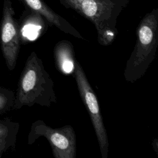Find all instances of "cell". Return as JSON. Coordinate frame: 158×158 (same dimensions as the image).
Returning <instances> with one entry per match:
<instances>
[{
  "mask_svg": "<svg viewBox=\"0 0 158 158\" xmlns=\"http://www.w3.org/2000/svg\"><path fill=\"white\" fill-rule=\"evenodd\" d=\"M31 10L40 14L51 25L77 38L85 40L80 32L66 19L54 11L44 0H22Z\"/></svg>",
  "mask_w": 158,
  "mask_h": 158,
  "instance_id": "obj_7",
  "label": "cell"
},
{
  "mask_svg": "<svg viewBox=\"0 0 158 158\" xmlns=\"http://www.w3.org/2000/svg\"><path fill=\"white\" fill-rule=\"evenodd\" d=\"M14 14L12 2L4 0L0 38L2 55L9 70L15 67L21 40L19 25L14 18Z\"/></svg>",
  "mask_w": 158,
  "mask_h": 158,
  "instance_id": "obj_6",
  "label": "cell"
},
{
  "mask_svg": "<svg viewBox=\"0 0 158 158\" xmlns=\"http://www.w3.org/2000/svg\"><path fill=\"white\" fill-rule=\"evenodd\" d=\"M67 9H70L88 19L95 27L98 41L108 46L118 33L117 19L127 7L130 0H58Z\"/></svg>",
  "mask_w": 158,
  "mask_h": 158,
  "instance_id": "obj_2",
  "label": "cell"
},
{
  "mask_svg": "<svg viewBox=\"0 0 158 158\" xmlns=\"http://www.w3.org/2000/svg\"><path fill=\"white\" fill-rule=\"evenodd\" d=\"M41 136L48 141L54 158H75L76 134L71 125L54 128L44 121L38 120L31 125L28 135V144H33Z\"/></svg>",
  "mask_w": 158,
  "mask_h": 158,
  "instance_id": "obj_5",
  "label": "cell"
},
{
  "mask_svg": "<svg viewBox=\"0 0 158 158\" xmlns=\"http://www.w3.org/2000/svg\"><path fill=\"white\" fill-rule=\"evenodd\" d=\"M156 145V148H155V151L156 152H157V148H158V146H157V139H155L154 140H153L152 141V145Z\"/></svg>",
  "mask_w": 158,
  "mask_h": 158,
  "instance_id": "obj_13",
  "label": "cell"
},
{
  "mask_svg": "<svg viewBox=\"0 0 158 158\" xmlns=\"http://www.w3.org/2000/svg\"><path fill=\"white\" fill-rule=\"evenodd\" d=\"M57 102L54 83L36 53L28 57L19 81L14 109L35 104L49 107Z\"/></svg>",
  "mask_w": 158,
  "mask_h": 158,
  "instance_id": "obj_1",
  "label": "cell"
},
{
  "mask_svg": "<svg viewBox=\"0 0 158 158\" xmlns=\"http://www.w3.org/2000/svg\"><path fill=\"white\" fill-rule=\"evenodd\" d=\"M72 75H73L76 81L79 94L90 117L102 158H107L109 138L99 108V102L82 67L77 60Z\"/></svg>",
  "mask_w": 158,
  "mask_h": 158,
  "instance_id": "obj_4",
  "label": "cell"
},
{
  "mask_svg": "<svg viewBox=\"0 0 158 158\" xmlns=\"http://www.w3.org/2000/svg\"><path fill=\"white\" fill-rule=\"evenodd\" d=\"M54 57L57 70L63 74L72 75L76 59L73 45L67 40L58 42L54 48Z\"/></svg>",
  "mask_w": 158,
  "mask_h": 158,
  "instance_id": "obj_8",
  "label": "cell"
},
{
  "mask_svg": "<svg viewBox=\"0 0 158 158\" xmlns=\"http://www.w3.org/2000/svg\"><path fill=\"white\" fill-rule=\"evenodd\" d=\"M15 94L10 89L0 88V113L14 109Z\"/></svg>",
  "mask_w": 158,
  "mask_h": 158,
  "instance_id": "obj_10",
  "label": "cell"
},
{
  "mask_svg": "<svg viewBox=\"0 0 158 158\" xmlns=\"http://www.w3.org/2000/svg\"><path fill=\"white\" fill-rule=\"evenodd\" d=\"M16 138H0V157L9 147L14 145Z\"/></svg>",
  "mask_w": 158,
  "mask_h": 158,
  "instance_id": "obj_12",
  "label": "cell"
},
{
  "mask_svg": "<svg viewBox=\"0 0 158 158\" xmlns=\"http://www.w3.org/2000/svg\"><path fill=\"white\" fill-rule=\"evenodd\" d=\"M19 124L10 120L0 121V138H16Z\"/></svg>",
  "mask_w": 158,
  "mask_h": 158,
  "instance_id": "obj_11",
  "label": "cell"
},
{
  "mask_svg": "<svg viewBox=\"0 0 158 158\" xmlns=\"http://www.w3.org/2000/svg\"><path fill=\"white\" fill-rule=\"evenodd\" d=\"M158 46V9L147 13L136 29V41L128 59L123 76L133 83L140 79L154 61Z\"/></svg>",
  "mask_w": 158,
  "mask_h": 158,
  "instance_id": "obj_3",
  "label": "cell"
},
{
  "mask_svg": "<svg viewBox=\"0 0 158 158\" xmlns=\"http://www.w3.org/2000/svg\"><path fill=\"white\" fill-rule=\"evenodd\" d=\"M31 13L27 17L23 22V26L20 27V38L25 36L28 38V35H31L30 39L35 35L38 36L41 30L44 29L45 20L40 14L30 9Z\"/></svg>",
  "mask_w": 158,
  "mask_h": 158,
  "instance_id": "obj_9",
  "label": "cell"
}]
</instances>
